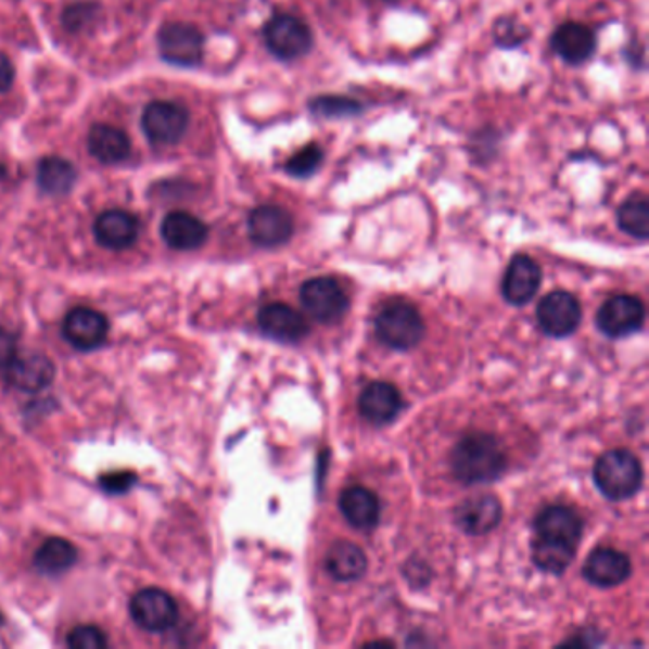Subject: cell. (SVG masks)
<instances>
[{
	"mask_svg": "<svg viewBox=\"0 0 649 649\" xmlns=\"http://www.w3.org/2000/svg\"><path fill=\"white\" fill-rule=\"evenodd\" d=\"M449 465L463 484H489L507 469V456L492 434H467L457 442Z\"/></svg>",
	"mask_w": 649,
	"mask_h": 649,
	"instance_id": "6da1fadb",
	"label": "cell"
},
{
	"mask_svg": "<svg viewBox=\"0 0 649 649\" xmlns=\"http://www.w3.org/2000/svg\"><path fill=\"white\" fill-rule=\"evenodd\" d=\"M641 480L640 461L628 449H611L596 461V486L611 501H625L638 494Z\"/></svg>",
	"mask_w": 649,
	"mask_h": 649,
	"instance_id": "7a4b0ae2",
	"label": "cell"
},
{
	"mask_svg": "<svg viewBox=\"0 0 649 649\" xmlns=\"http://www.w3.org/2000/svg\"><path fill=\"white\" fill-rule=\"evenodd\" d=\"M376 333L386 347L408 351L421 341L425 333V324L419 310L410 303H389L376 318Z\"/></svg>",
	"mask_w": 649,
	"mask_h": 649,
	"instance_id": "3957f363",
	"label": "cell"
},
{
	"mask_svg": "<svg viewBox=\"0 0 649 649\" xmlns=\"http://www.w3.org/2000/svg\"><path fill=\"white\" fill-rule=\"evenodd\" d=\"M265 47L282 62H294L313 50V31L302 17L277 14L264 27Z\"/></svg>",
	"mask_w": 649,
	"mask_h": 649,
	"instance_id": "277c9868",
	"label": "cell"
},
{
	"mask_svg": "<svg viewBox=\"0 0 649 649\" xmlns=\"http://www.w3.org/2000/svg\"><path fill=\"white\" fill-rule=\"evenodd\" d=\"M141 126L155 145H178L189 128V111L174 101H153L143 111Z\"/></svg>",
	"mask_w": 649,
	"mask_h": 649,
	"instance_id": "5b68a950",
	"label": "cell"
},
{
	"mask_svg": "<svg viewBox=\"0 0 649 649\" xmlns=\"http://www.w3.org/2000/svg\"><path fill=\"white\" fill-rule=\"evenodd\" d=\"M130 613L136 625L141 626L143 631L166 633L178 623L179 608L166 590L149 587L133 595Z\"/></svg>",
	"mask_w": 649,
	"mask_h": 649,
	"instance_id": "8992f818",
	"label": "cell"
},
{
	"mask_svg": "<svg viewBox=\"0 0 649 649\" xmlns=\"http://www.w3.org/2000/svg\"><path fill=\"white\" fill-rule=\"evenodd\" d=\"M158 50L171 65L194 67L204 58V37L194 25L171 22L158 33Z\"/></svg>",
	"mask_w": 649,
	"mask_h": 649,
	"instance_id": "52a82bcc",
	"label": "cell"
},
{
	"mask_svg": "<svg viewBox=\"0 0 649 649\" xmlns=\"http://www.w3.org/2000/svg\"><path fill=\"white\" fill-rule=\"evenodd\" d=\"M300 297L310 317L322 324L338 322L348 309L347 294L338 284V280L328 277L307 280L302 287Z\"/></svg>",
	"mask_w": 649,
	"mask_h": 649,
	"instance_id": "ba28073f",
	"label": "cell"
},
{
	"mask_svg": "<svg viewBox=\"0 0 649 649\" xmlns=\"http://www.w3.org/2000/svg\"><path fill=\"white\" fill-rule=\"evenodd\" d=\"M247 234L257 246H282L294 234V217L275 204L257 206L247 217Z\"/></svg>",
	"mask_w": 649,
	"mask_h": 649,
	"instance_id": "9c48e42d",
	"label": "cell"
},
{
	"mask_svg": "<svg viewBox=\"0 0 649 649\" xmlns=\"http://www.w3.org/2000/svg\"><path fill=\"white\" fill-rule=\"evenodd\" d=\"M646 320V307L633 295H615L598 310V328L610 338H625L638 332Z\"/></svg>",
	"mask_w": 649,
	"mask_h": 649,
	"instance_id": "30bf717a",
	"label": "cell"
},
{
	"mask_svg": "<svg viewBox=\"0 0 649 649\" xmlns=\"http://www.w3.org/2000/svg\"><path fill=\"white\" fill-rule=\"evenodd\" d=\"M109 335L107 318L100 310L77 307L69 310L63 320V338L78 351H93L101 347Z\"/></svg>",
	"mask_w": 649,
	"mask_h": 649,
	"instance_id": "8fae6325",
	"label": "cell"
},
{
	"mask_svg": "<svg viewBox=\"0 0 649 649\" xmlns=\"http://www.w3.org/2000/svg\"><path fill=\"white\" fill-rule=\"evenodd\" d=\"M537 320L545 333L552 338H565L577 330L581 322V305L568 292H552L537 307Z\"/></svg>",
	"mask_w": 649,
	"mask_h": 649,
	"instance_id": "7c38bea8",
	"label": "cell"
},
{
	"mask_svg": "<svg viewBox=\"0 0 649 649\" xmlns=\"http://www.w3.org/2000/svg\"><path fill=\"white\" fill-rule=\"evenodd\" d=\"M542 287V267L530 255L512 257L502 279V295L512 305H524L534 300Z\"/></svg>",
	"mask_w": 649,
	"mask_h": 649,
	"instance_id": "4fadbf2b",
	"label": "cell"
},
{
	"mask_svg": "<svg viewBox=\"0 0 649 649\" xmlns=\"http://www.w3.org/2000/svg\"><path fill=\"white\" fill-rule=\"evenodd\" d=\"M259 328L265 335L282 343H297L309 333L307 320L284 303H269L257 315Z\"/></svg>",
	"mask_w": 649,
	"mask_h": 649,
	"instance_id": "5bb4252c",
	"label": "cell"
},
{
	"mask_svg": "<svg viewBox=\"0 0 649 649\" xmlns=\"http://www.w3.org/2000/svg\"><path fill=\"white\" fill-rule=\"evenodd\" d=\"M501 517V501L494 495H476L465 499L456 509V524L469 535L494 532L499 526Z\"/></svg>",
	"mask_w": 649,
	"mask_h": 649,
	"instance_id": "9a60e30c",
	"label": "cell"
},
{
	"mask_svg": "<svg viewBox=\"0 0 649 649\" xmlns=\"http://www.w3.org/2000/svg\"><path fill=\"white\" fill-rule=\"evenodd\" d=\"M403 396L398 389L386 381H373L358 398V410L364 419L376 425H385L403 411Z\"/></svg>",
	"mask_w": 649,
	"mask_h": 649,
	"instance_id": "2e32d148",
	"label": "cell"
},
{
	"mask_svg": "<svg viewBox=\"0 0 649 649\" xmlns=\"http://www.w3.org/2000/svg\"><path fill=\"white\" fill-rule=\"evenodd\" d=\"M633 565L631 560L623 552L610 549V547H600L593 550L583 573L596 587L611 588L618 587L631 577Z\"/></svg>",
	"mask_w": 649,
	"mask_h": 649,
	"instance_id": "e0dca14e",
	"label": "cell"
},
{
	"mask_svg": "<svg viewBox=\"0 0 649 649\" xmlns=\"http://www.w3.org/2000/svg\"><path fill=\"white\" fill-rule=\"evenodd\" d=\"M140 234V224L126 209H107L96 219L93 237L101 246L109 250H126L132 246Z\"/></svg>",
	"mask_w": 649,
	"mask_h": 649,
	"instance_id": "ac0fdd59",
	"label": "cell"
},
{
	"mask_svg": "<svg viewBox=\"0 0 649 649\" xmlns=\"http://www.w3.org/2000/svg\"><path fill=\"white\" fill-rule=\"evenodd\" d=\"M535 530H537V537H542V539L577 547L581 534H583V520L570 507L552 505L537 517Z\"/></svg>",
	"mask_w": 649,
	"mask_h": 649,
	"instance_id": "d6986e66",
	"label": "cell"
},
{
	"mask_svg": "<svg viewBox=\"0 0 649 649\" xmlns=\"http://www.w3.org/2000/svg\"><path fill=\"white\" fill-rule=\"evenodd\" d=\"M7 373V381L10 385L16 386L17 391L24 393H39L47 389L54 381L55 366L48 356L25 355L16 356V360L10 364Z\"/></svg>",
	"mask_w": 649,
	"mask_h": 649,
	"instance_id": "ffe728a7",
	"label": "cell"
},
{
	"mask_svg": "<svg viewBox=\"0 0 649 649\" xmlns=\"http://www.w3.org/2000/svg\"><path fill=\"white\" fill-rule=\"evenodd\" d=\"M163 239L171 250L193 252L208 239V227L199 217L189 212H170L164 217Z\"/></svg>",
	"mask_w": 649,
	"mask_h": 649,
	"instance_id": "44dd1931",
	"label": "cell"
},
{
	"mask_svg": "<svg viewBox=\"0 0 649 649\" xmlns=\"http://www.w3.org/2000/svg\"><path fill=\"white\" fill-rule=\"evenodd\" d=\"M550 42H552V50L570 65L588 62L596 52L595 31L577 22L560 25Z\"/></svg>",
	"mask_w": 649,
	"mask_h": 649,
	"instance_id": "7402d4cb",
	"label": "cell"
},
{
	"mask_svg": "<svg viewBox=\"0 0 649 649\" xmlns=\"http://www.w3.org/2000/svg\"><path fill=\"white\" fill-rule=\"evenodd\" d=\"M88 151L103 164L123 163L132 151L128 136L111 124H93L88 132Z\"/></svg>",
	"mask_w": 649,
	"mask_h": 649,
	"instance_id": "603a6c76",
	"label": "cell"
},
{
	"mask_svg": "<svg viewBox=\"0 0 649 649\" xmlns=\"http://www.w3.org/2000/svg\"><path fill=\"white\" fill-rule=\"evenodd\" d=\"M340 509L351 526L373 530L379 524V499L364 486H351L341 494Z\"/></svg>",
	"mask_w": 649,
	"mask_h": 649,
	"instance_id": "cb8c5ba5",
	"label": "cell"
},
{
	"mask_svg": "<svg viewBox=\"0 0 649 649\" xmlns=\"http://www.w3.org/2000/svg\"><path fill=\"white\" fill-rule=\"evenodd\" d=\"M368 568V558L355 543L340 542L333 545L326 557V570L338 581H356Z\"/></svg>",
	"mask_w": 649,
	"mask_h": 649,
	"instance_id": "d4e9b609",
	"label": "cell"
},
{
	"mask_svg": "<svg viewBox=\"0 0 649 649\" xmlns=\"http://www.w3.org/2000/svg\"><path fill=\"white\" fill-rule=\"evenodd\" d=\"M37 181L44 193L62 196L77 183V170L62 156H47L40 161Z\"/></svg>",
	"mask_w": 649,
	"mask_h": 649,
	"instance_id": "484cf974",
	"label": "cell"
},
{
	"mask_svg": "<svg viewBox=\"0 0 649 649\" xmlns=\"http://www.w3.org/2000/svg\"><path fill=\"white\" fill-rule=\"evenodd\" d=\"M78 552L73 543L62 537H52L42 543L35 555V568L44 575H60L77 562Z\"/></svg>",
	"mask_w": 649,
	"mask_h": 649,
	"instance_id": "4316f807",
	"label": "cell"
},
{
	"mask_svg": "<svg viewBox=\"0 0 649 649\" xmlns=\"http://www.w3.org/2000/svg\"><path fill=\"white\" fill-rule=\"evenodd\" d=\"M618 225L621 231L634 239L646 240L649 237V202L644 194H634L626 199L618 209Z\"/></svg>",
	"mask_w": 649,
	"mask_h": 649,
	"instance_id": "83f0119b",
	"label": "cell"
},
{
	"mask_svg": "<svg viewBox=\"0 0 649 649\" xmlns=\"http://www.w3.org/2000/svg\"><path fill=\"white\" fill-rule=\"evenodd\" d=\"M575 550H577V547L564 545V543L549 542V539H542V537H537L534 547H532L534 562L537 568H542L543 572L558 573V575L564 572L568 565L572 564Z\"/></svg>",
	"mask_w": 649,
	"mask_h": 649,
	"instance_id": "f1b7e54d",
	"label": "cell"
},
{
	"mask_svg": "<svg viewBox=\"0 0 649 649\" xmlns=\"http://www.w3.org/2000/svg\"><path fill=\"white\" fill-rule=\"evenodd\" d=\"M310 113L322 116V118H351L362 113L364 107L360 101L348 96H317L309 101Z\"/></svg>",
	"mask_w": 649,
	"mask_h": 649,
	"instance_id": "f546056e",
	"label": "cell"
},
{
	"mask_svg": "<svg viewBox=\"0 0 649 649\" xmlns=\"http://www.w3.org/2000/svg\"><path fill=\"white\" fill-rule=\"evenodd\" d=\"M322 163H324V149L320 148L318 143H307L305 148L300 149L297 153L288 158L284 170L292 178L305 179L317 174Z\"/></svg>",
	"mask_w": 649,
	"mask_h": 649,
	"instance_id": "4dcf8cb0",
	"label": "cell"
},
{
	"mask_svg": "<svg viewBox=\"0 0 649 649\" xmlns=\"http://www.w3.org/2000/svg\"><path fill=\"white\" fill-rule=\"evenodd\" d=\"M530 39V29L517 17H499L494 24V40L497 47L517 48Z\"/></svg>",
	"mask_w": 649,
	"mask_h": 649,
	"instance_id": "1f68e13d",
	"label": "cell"
},
{
	"mask_svg": "<svg viewBox=\"0 0 649 649\" xmlns=\"http://www.w3.org/2000/svg\"><path fill=\"white\" fill-rule=\"evenodd\" d=\"M107 644V636L93 625L77 626L67 636V646L73 649H103Z\"/></svg>",
	"mask_w": 649,
	"mask_h": 649,
	"instance_id": "d6a6232c",
	"label": "cell"
},
{
	"mask_svg": "<svg viewBox=\"0 0 649 649\" xmlns=\"http://www.w3.org/2000/svg\"><path fill=\"white\" fill-rule=\"evenodd\" d=\"M93 17H96V7H92V4H75V7L65 10L63 22L69 29L77 31V29H82L86 24H92Z\"/></svg>",
	"mask_w": 649,
	"mask_h": 649,
	"instance_id": "836d02e7",
	"label": "cell"
},
{
	"mask_svg": "<svg viewBox=\"0 0 649 649\" xmlns=\"http://www.w3.org/2000/svg\"><path fill=\"white\" fill-rule=\"evenodd\" d=\"M101 487L109 494H124L136 484V476L132 472H113L101 479Z\"/></svg>",
	"mask_w": 649,
	"mask_h": 649,
	"instance_id": "e575fe53",
	"label": "cell"
},
{
	"mask_svg": "<svg viewBox=\"0 0 649 649\" xmlns=\"http://www.w3.org/2000/svg\"><path fill=\"white\" fill-rule=\"evenodd\" d=\"M17 340L14 333L0 328V371L9 370L10 364L16 360Z\"/></svg>",
	"mask_w": 649,
	"mask_h": 649,
	"instance_id": "d590c367",
	"label": "cell"
},
{
	"mask_svg": "<svg viewBox=\"0 0 649 649\" xmlns=\"http://www.w3.org/2000/svg\"><path fill=\"white\" fill-rule=\"evenodd\" d=\"M16 69L9 60V55L0 54V93L7 92L14 85Z\"/></svg>",
	"mask_w": 649,
	"mask_h": 649,
	"instance_id": "8d00e7d4",
	"label": "cell"
},
{
	"mask_svg": "<svg viewBox=\"0 0 649 649\" xmlns=\"http://www.w3.org/2000/svg\"><path fill=\"white\" fill-rule=\"evenodd\" d=\"M7 178V168L0 164V179Z\"/></svg>",
	"mask_w": 649,
	"mask_h": 649,
	"instance_id": "74e56055",
	"label": "cell"
},
{
	"mask_svg": "<svg viewBox=\"0 0 649 649\" xmlns=\"http://www.w3.org/2000/svg\"><path fill=\"white\" fill-rule=\"evenodd\" d=\"M379 2H398V0H379Z\"/></svg>",
	"mask_w": 649,
	"mask_h": 649,
	"instance_id": "f35d334b",
	"label": "cell"
}]
</instances>
